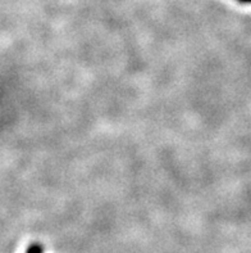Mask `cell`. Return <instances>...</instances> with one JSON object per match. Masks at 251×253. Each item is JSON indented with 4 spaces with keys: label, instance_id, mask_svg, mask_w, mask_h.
<instances>
[{
    "label": "cell",
    "instance_id": "6da1fadb",
    "mask_svg": "<svg viewBox=\"0 0 251 253\" xmlns=\"http://www.w3.org/2000/svg\"><path fill=\"white\" fill-rule=\"evenodd\" d=\"M26 253H44V247H42L40 243H32L31 246L27 248Z\"/></svg>",
    "mask_w": 251,
    "mask_h": 253
},
{
    "label": "cell",
    "instance_id": "7a4b0ae2",
    "mask_svg": "<svg viewBox=\"0 0 251 253\" xmlns=\"http://www.w3.org/2000/svg\"><path fill=\"white\" fill-rule=\"evenodd\" d=\"M241 4H251V0H237Z\"/></svg>",
    "mask_w": 251,
    "mask_h": 253
}]
</instances>
